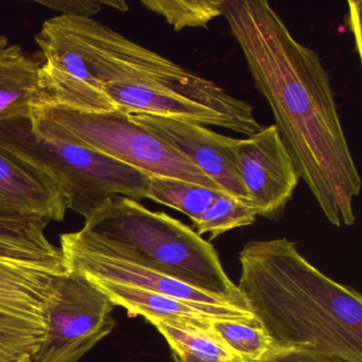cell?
Instances as JSON below:
<instances>
[{
	"label": "cell",
	"mask_w": 362,
	"mask_h": 362,
	"mask_svg": "<svg viewBox=\"0 0 362 362\" xmlns=\"http://www.w3.org/2000/svg\"><path fill=\"white\" fill-rule=\"evenodd\" d=\"M141 5L164 18L175 31L206 28L224 11V0H143Z\"/></svg>",
	"instance_id": "cell-18"
},
{
	"label": "cell",
	"mask_w": 362,
	"mask_h": 362,
	"mask_svg": "<svg viewBox=\"0 0 362 362\" xmlns=\"http://www.w3.org/2000/svg\"><path fill=\"white\" fill-rule=\"evenodd\" d=\"M65 273L0 257V313L45 323L46 307L54 296L57 279Z\"/></svg>",
	"instance_id": "cell-12"
},
{
	"label": "cell",
	"mask_w": 362,
	"mask_h": 362,
	"mask_svg": "<svg viewBox=\"0 0 362 362\" xmlns=\"http://www.w3.org/2000/svg\"><path fill=\"white\" fill-rule=\"evenodd\" d=\"M37 3L54 11L61 12V16L88 18H92L95 14L99 13L105 6V0H37Z\"/></svg>",
	"instance_id": "cell-20"
},
{
	"label": "cell",
	"mask_w": 362,
	"mask_h": 362,
	"mask_svg": "<svg viewBox=\"0 0 362 362\" xmlns=\"http://www.w3.org/2000/svg\"><path fill=\"white\" fill-rule=\"evenodd\" d=\"M260 362H346L334 356L300 349H279Z\"/></svg>",
	"instance_id": "cell-22"
},
{
	"label": "cell",
	"mask_w": 362,
	"mask_h": 362,
	"mask_svg": "<svg viewBox=\"0 0 362 362\" xmlns=\"http://www.w3.org/2000/svg\"><path fill=\"white\" fill-rule=\"evenodd\" d=\"M0 149L45 175L67 209L90 217L107 199H147L150 175L109 156L33 127L31 116L0 120Z\"/></svg>",
	"instance_id": "cell-5"
},
{
	"label": "cell",
	"mask_w": 362,
	"mask_h": 362,
	"mask_svg": "<svg viewBox=\"0 0 362 362\" xmlns=\"http://www.w3.org/2000/svg\"><path fill=\"white\" fill-rule=\"evenodd\" d=\"M131 116L185 156L224 192L249 204L235 154L239 139L192 122L145 114Z\"/></svg>",
	"instance_id": "cell-9"
},
{
	"label": "cell",
	"mask_w": 362,
	"mask_h": 362,
	"mask_svg": "<svg viewBox=\"0 0 362 362\" xmlns=\"http://www.w3.org/2000/svg\"><path fill=\"white\" fill-rule=\"evenodd\" d=\"M64 18L81 46L95 86L115 111L228 129L245 136L262 130L253 107L215 82L93 18Z\"/></svg>",
	"instance_id": "cell-3"
},
{
	"label": "cell",
	"mask_w": 362,
	"mask_h": 362,
	"mask_svg": "<svg viewBox=\"0 0 362 362\" xmlns=\"http://www.w3.org/2000/svg\"><path fill=\"white\" fill-rule=\"evenodd\" d=\"M8 46H9V41H8L7 37L0 35V52L5 49Z\"/></svg>",
	"instance_id": "cell-25"
},
{
	"label": "cell",
	"mask_w": 362,
	"mask_h": 362,
	"mask_svg": "<svg viewBox=\"0 0 362 362\" xmlns=\"http://www.w3.org/2000/svg\"><path fill=\"white\" fill-rule=\"evenodd\" d=\"M211 328L243 361L260 362L279 351L255 317L245 320H213Z\"/></svg>",
	"instance_id": "cell-17"
},
{
	"label": "cell",
	"mask_w": 362,
	"mask_h": 362,
	"mask_svg": "<svg viewBox=\"0 0 362 362\" xmlns=\"http://www.w3.org/2000/svg\"><path fill=\"white\" fill-rule=\"evenodd\" d=\"M173 362H203L201 360L197 359V358L192 357V356H177L173 355ZM243 362V361H240Z\"/></svg>",
	"instance_id": "cell-24"
},
{
	"label": "cell",
	"mask_w": 362,
	"mask_h": 362,
	"mask_svg": "<svg viewBox=\"0 0 362 362\" xmlns=\"http://www.w3.org/2000/svg\"><path fill=\"white\" fill-rule=\"evenodd\" d=\"M84 220L83 230L103 237L126 257L249 310L211 243L164 211L114 196Z\"/></svg>",
	"instance_id": "cell-4"
},
{
	"label": "cell",
	"mask_w": 362,
	"mask_h": 362,
	"mask_svg": "<svg viewBox=\"0 0 362 362\" xmlns=\"http://www.w3.org/2000/svg\"><path fill=\"white\" fill-rule=\"evenodd\" d=\"M99 291L107 296L115 306L126 309L130 317H145L150 323L190 324L198 327H211L216 319L245 320L254 317L253 313L238 307L213 309L205 308L165 294L156 293L132 286L112 283L103 279H86Z\"/></svg>",
	"instance_id": "cell-10"
},
{
	"label": "cell",
	"mask_w": 362,
	"mask_h": 362,
	"mask_svg": "<svg viewBox=\"0 0 362 362\" xmlns=\"http://www.w3.org/2000/svg\"><path fill=\"white\" fill-rule=\"evenodd\" d=\"M237 166L256 215L279 220L300 181L293 160L275 124L239 139Z\"/></svg>",
	"instance_id": "cell-8"
},
{
	"label": "cell",
	"mask_w": 362,
	"mask_h": 362,
	"mask_svg": "<svg viewBox=\"0 0 362 362\" xmlns=\"http://www.w3.org/2000/svg\"><path fill=\"white\" fill-rule=\"evenodd\" d=\"M115 305L86 277L57 279L45 310V334L35 362H79L115 327Z\"/></svg>",
	"instance_id": "cell-7"
},
{
	"label": "cell",
	"mask_w": 362,
	"mask_h": 362,
	"mask_svg": "<svg viewBox=\"0 0 362 362\" xmlns=\"http://www.w3.org/2000/svg\"><path fill=\"white\" fill-rule=\"evenodd\" d=\"M256 217L251 205L230 194H222L194 224L192 230L200 236L209 234L213 240L228 230L252 226Z\"/></svg>",
	"instance_id": "cell-19"
},
{
	"label": "cell",
	"mask_w": 362,
	"mask_h": 362,
	"mask_svg": "<svg viewBox=\"0 0 362 362\" xmlns=\"http://www.w3.org/2000/svg\"><path fill=\"white\" fill-rule=\"evenodd\" d=\"M105 6L112 8V9L118 10V11L124 12L128 10V6L124 1H109V0H105Z\"/></svg>",
	"instance_id": "cell-23"
},
{
	"label": "cell",
	"mask_w": 362,
	"mask_h": 362,
	"mask_svg": "<svg viewBox=\"0 0 362 362\" xmlns=\"http://www.w3.org/2000/svg\"><path fill=\"white\" fill-rule=\"evenodd\" d=\"M239 260V292L277 349L362 362L357 290L326 276L287 238L250 241Z\"/></svg>",
	"instance_id": "cell-2"
},
{
	"label": "cell",
	"mask_w": 362,
	"mask_h": 362,
	"mask_svg": "<svg viewBox=\"0 0 362 362\" xmlns=\"http://www.w3.org/2000/svg\"><path fill=\"white\" fill-rule=\"evenodd\" d=\"M223 18L300 179L332 226H353L361 177L319 54L294 39L266 0H224Z\"/></svg>",
	"instance_id": "cell-1"
},
{
	"label": "cell",
	"mask_w": 362,
	"mask_h": 362,
	"mask_svg": "<svg viewBox=\"0 0 362 362\" xmlns=\"http://www.w3.org/2000/svg\"><path fill=\"white\" fill-rule=\"evenodd\" d=\"M45 323L0 313V337H21L29 334H44Z\"/></svg>",
	"instance_id": "cell-21"
},
{
	"label": "cell",
	"mask_w": 362,
	"mask_h": 362,
	"mask_svg": "<svg viewBox=\"0 0 362 362\" xmlns=\"http://www.w3.org/2000/svg\"><path fill=\"white\" fill-rule=\"evenodd\" d=\"M0 207L63 221L66 201L45 175L20 158L0 149Z\"/></svg>",
	"instance_id": "cell-11"
},
{
	"label": "cell",
	"mask_w": 362,
	"mask_h": 362,
	"mask_svg": "<svg viewBox=\"0 0 362 362\" xmlns=\"http://www.w3.org/2000/svg\"><path fill=\"white\" fill-rule=\"evenodd\" d=\"M49 220L0 207V257L66 272L60 247L46 236Z\"/></svg>",
	"instance_id": "cell-14"
},
{
	"label": "cell",
	"mask_w": 362,
	"mask_h": 362,
	"mask_svg": "<svg viewBox=\"0 0 362 362\" xmlns=\"http://www.w3.org/2000/svg\"><path fill=\"white\" fill-rule=\"evenodd\" d=\"M222 194L226 192L184 180L151 177L147 199L184 214L194 224Z\"/></svg>",
	"instance_id": "cell-16"
},
{
	"label": "cell",
	"mask_w": 362,
	"mask_h": 362,
	"mask_svg": "<svg viewBox=\"0 0 362 362\" xmlns=\"http://www.w3.org/2000/svg\"><path fill=\"white\" fill-rule=\"evenodd\" d=\"M41 66L42 58L21 46L0 52V120L30 115L33 107L44 105Z\"/></svg>",
	"instance_id": "cell-13"
},
{
	"label": "cell",
	"mask_w": 362,
	"mask_h": 362,
	"mask_svg": "<svg viewBox=\"0 0 362 362\" xmlns=\"http://www.w3.org/2000/svg\"><path fill=\"white\" fill-rule=\"evenodd\" d=\"M30 116L37 130L109 156L150 177H175L222 190L185 156L135 122L130 114L81 113L41 105L33 107Z\"/></svg>",
	"instance_id": "cell-6"
},
{
	"label": "cell",
	"mask_w": 362,
	"mask_h": 362,
	"mask_svg": "<svg viewBox=\"0 0 362 362\" xmlns=\"http://www.w3.org/2000/svg\"><path fill=\"white\" fill-rule=\"evenodd\" d=\"M152 325L164 337L173 355L192 356L203 362L243 361L222 342L211 327L167 322H156Z\"/></svg>",
	"instance_id": "cell-15"
}]
</instances>
